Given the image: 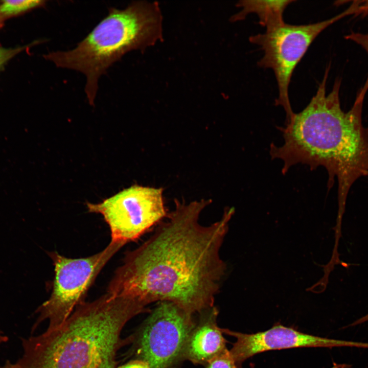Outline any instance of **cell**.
I'll use <instances>...</instances> for the list:
<instances>
[{"label": "cell", "instance_id": "7a4b0ae2", "mask_svg": "<svg viewBox=\"0 0 368 368\" xmlns=\"http://www.w3.org/2000/svg\"><path fill=\"white\" fill-rule=\"evenodd\" d=\"M329 68L309 103L280 128L284 143L271 144L269 151L272 159L283 161V174L302 164L311 170L324 167L329 188L336 178L340 218L352 185L358 178L368 177V128L362 122L363 100L356 99L349 111L342 110L339 79L326 94Z\"/></svg>", "mask_w": 368, "mask_h": 368}, {"label": "cell", "instance_id": "5b68a950", "mask_svg": "<svg viewBox=\"0 0 368 368\" xmlns=\"http://www.w3.org/2000/svg\"><path fill=\"white\" fill-rule=\"evenodd\" d=\"M361 1H354L344 11L332 18L308 25H292L285 22L266 29L265 33L251 36L249 41L264 52L258 62L261 67L271 69L277 80L279 95L275 105L286 112V122L294 114L290 104L288 87L292 75L309 46L326 28L346 16L363 13Z\"/></svg>", "mask_w": 368, "mask_h": 368}, {"label": "cell", "instance_id": "e0dca14e", "mask_svg": "<svg viewBox=\"0 0 368 368\" xmlns=\"http://www.w3.org/2000/svg\"><path fill=\"white\" fill-rule=\"evenodd\" d=\"M368 321V313L354 321L348 327H353Z\"/></svg>", "mask_w": 368, "mask_h": 368}, {"label": "cell", "instance_id": "2e32d148", "mask_svg": "<svg viewBox=\"0 0 368 368\" xmlns=\"http://www.w3.org/2000/svg\"><path fill=\"white\" fill-rule=\"evenodd\" d=\"M117 368H150V366L145 361L136 359Z\"/></svg>", "mask_w": 368, "mask_h": 368}, {"label": "cell", "instance_id": "277c9868", "mask_svg": "<svg viewBox=\"0 0 368 368\" xmlns=\"http://www.w3.org/2000/svg\"><path fill=\"white\" fill-rule=\"evenodd\" d=\"M162 19L155 3L134 2L108 13L73 49L50 52L44 58L56 66L77 71L86 77L85 93L93 105L100 78L133 50L144 49L162 36Z\"/></svg>", "mask_w": 368, "mask_h": 368}, {"label": "cell", "instance_id": "ac0fdd59", "mask_svg": "<svg viewBox=\"0 0 368 368\" xmlns=\"http://www.w3.org/2000/svg\"><path fill=\"white\" fill-rule=\"evenodd\" d=\"M0 368H21L17 363H11L9 360H7L5 364L0 365Z\"/></svg>", "mask_w": 368, "mask_h": 368}, {"label": "cell", "instance_id": "9a60e30c", "mask_svg": "<svg viewBox=\"0 0 368 368\" xmlns=\"http://www.w3.org/2000/svg\"><path fill=\"white\" fill-rule=\"evenodd\" d=\"M27 47L23 46L10 49L0 47V70L12 57L25 50Z\"/></svg>", "mask_w": 368, "mask_h": 368}, {"label": "cell", "instance_id": "8992f818", "mask_svg": "<svg viewBox=\"0 0 368 368\" xmlns=\"http://www.w3.org/2000/svg\"><path fill=\"white\" fill-rule=\"evenodd\" d=\"M123 246L110 241L101 251L77 259L68 258L55 251L50 252L55 271L53 289L49 299L36 310L38 316L32 332L44 320H48L47 329L61 325L77 307L85 302L87 292L100 272Z\"/></svg>", "mask_w": 368, "mask_h": 368}, {"label": "cell", "instance_id": "3957f363", "mask_svg": "<svg viewBox=\"0 0 368 368\" xmlns=\"http://www.w3.org/2000/svg\"><path fill=\"white\" fill-rule=\"evenodd\" d=\"M146 308L127 296L108 293L75 309L60 326L21 339V368H117V355L134 340L122 331Z\"/></svg>", "mask_w": 368, "mask_h": 368}, {"label": "cell", "instance_id": "6da1fadb", "mask_svg": "<svg viewBox=\"0 0 368 368\" xmlns=\"http://www.w3.org/2000/svg\"><path fill=\"white\" fill-rule=\"evenodd\" d=\"M174 202V209L152 235L126 254L107 293L145 306L169 302L191 314H199L214 306L225 269L219 251L233 209L206 225L199 218L211 200Z\"/></svg>", "mask_w": 368, "mask_h": 368}, {"label": "cell", "instance_id": "9c48e42d", "mask_svg": "<svg viewBox=\"0 0 368 368\" xmlns=\"http://www.w3.org/2000/svg\"><path fill=\"white\" fill-rule=\"evenodd\" d=\"M223 333L236 339L230 354L237 366L260 353L273 350L303 347H349L368 349V342L338 340L305 334L293 328L276 325L265 331L246 334L221 329Z\"/></svg>", "mask_w": 368, "mask_h": 368}, {"label": "cell", "instance_id": "ba28073f", "mask_svg": "<svg viewBox=\"0 0 368 368\" xmlns=\"http://www.w3.org/2000/svg\"><path fill=\"white\" fill-rule=\"evenodd\" d=\"M158 303L138 335H134L135 354L150 368H175L183 360L186 343L196 323L193 315L175 304Z\"/></svg>", "mask_w": 368, "mask_h": 368}, {"label": "cell", "instance_id": "d6986e66", "mask_svg": "<svg viewBox=\"0 0 368 368\" xmlns=\"http://www.w3.org/2000/svg\"><path fill=\"white\" fill-rule=\"evenodd\" d=\"M331 368H353L352 365L350 364L341 363L337 364L334 363Z\"/></svg>", "mask_w": 368, "mask_h": 368}, {"label": "cell", "instance_id": "ffe728a7", "mask_svg": "<svg viewBox=\"0 0 368 368\" xmlns=\"http://www.w3.org/2000/svg\"><path fill=\"white\" fill-rule=\"evenodd\" d=\"M8 340V337L5 335L2 332H0V346Z\"/></svg>", "mask_w": 368, "mask_h": 368}, {"label": "cell", "instance_id": "7c38bea8", "mask_svg": "<svg viewBox=\"0 0 368 368\" xmlns=\"http://www.w3.org/2000/svg\"><path fill=\"white\" fill-rule=\"evenodd\" d=\"M46 1L38 0L3 1L0 2V16L3 20L32 10L43 7Z\"/></svg>", "mask_w": 368, "mask_h": 368}, {"label": "cell", "instance_id": "4fadbf2b", "mask_svg": "<svg viewBox=\"0 0 368 368\" xmlns=\"http://www.w3.org/2000/svg\"><path fill=\"white\" fill-rule=\"evenodd\" d=\"M345 38L348 40L354 41L356 43L361 45L366 51L368 54V33L362 34L360 33L352 32L346 36ZM367 90L368 75L363 87L361 89V90L357 95L356 98L364 100L365 95Z\"/></svg>", "mask_w": 368, "mask_h": 368}, {"label": "cell", "instance_id": "30bf717a", "mask_svg": "<svg viewBox=\"0 0 368 368\" xmlns=\"http://www.w3.org/2000/svg\"><path fill=\"white\" fill-rule=\"evenodd\" d=\"M184 348L182 359L206 365L227 349L221 329L217 323L218 310L215 306L199 314Z\"/></svg>", "mask_w": 368, "mask_h": 368}, {"label": "cell", "instance_id": "5bb4252c", "mask_svg": "<svg viewBox=\"0 0 368 368\" xmlns=\"http://www.w3.org/2000/svg\"><path fill=\"white\" fill-rule=\"evenodd\" d=\"M205 365V368H238L228 350L210 361Z\"/></svg>", "mask_w": 368, "mask_h": 368}, {"label": "cell", "instance_id": "44dd1931", "mask_svg": "<svg viewBox=\"0 0 368 368\" xmlns=\"http://www.w3.org/2000/svg\"><path fill=\"white\" fill-rule=\"evenodd\" d=\"M4 20L2 19V18L0 16V28L2 27L3 24Z\"/></svg>", "mask_w": 368, "mask_h": 368}, {"label": "cell", "instance_id": "8fae6325", "mask_svg": "<svg viewBox=\"0 0 368 368\" xmlns=\"http://www.w3.org/2000/svg\"><path fill=\"white\" fill-rule=\"evenodd\" d=\"M294 1H240L237 6L242 9L232 17L233 21L244 19L250 13H255L259 24L266 28H273L284 23L283 13Z\"/></svg>", "mask_w": 368, "mask_h": 368}, {"label": "cell", "instance_id": "52a82bcc", "mask_svg": "<svg viewBox=\"0 0 368 368\" xmlns=\"http://www.w3.org/2000/svg\"><path fill=\"white\" fill-rule=\"evenodd\" d=\"M163 192L161 188L135 185L100 203L86 204L89 212L102 215L109 227L111 241L124 246L166 217Z\"/></svg>", "mask_w": 368, "mask_h": 368}]
</instances>
